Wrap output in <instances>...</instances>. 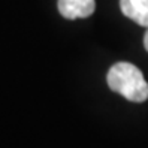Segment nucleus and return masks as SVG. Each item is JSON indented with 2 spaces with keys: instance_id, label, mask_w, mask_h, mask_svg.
I'll return each mask as SVG.
<instances>
[{
  "instance_id": "20e7f679",
  "label": "nucleus",
  "mask_w": 148,
  "mask_h": 148,
  "mask_svg": "<svg viewBox=\"0 0 148 148\" xmlns=\"http://www.w3.org/2000/svg\"><path fill=\"white\" fill-rule=\"evenodd\" d=\"M144 47H145V49L148 51V29H147V32H145V34H144Z\"/></svg>"
},
{
  "instance_id": "7ed1b4c3",
  "label": "nucleus",
  "mask_w": 148,
  "mask_h": 148,
  "mask_svg": "<svg viewBox=\"0 0 148 148\" xmlns=\"http://www.w3.org/2000/svg\"><path fill=\"white\" fill-rule=\"evenodd\" d=\"M120 8L127 18L148 29V0H120Z\"/></svg>"
},
{
  "instance_id": "f03ea898",
  "label": "nucleus",
  "mask_w": 148,
  "mask_h": 148,
  "mask_svg": "<svg viewBox=\"0 0 148 148\" xmlns=\"http://www.w3.org/2000/svg\"><path fill=\"white\" fill-rule=\"evenodd\" d=\"M58 12L67 20L88 18L96 9L94 0H58Z\"/></svg>"
},
{
  "instance_id": "f257e3e1",
  "label": "nucleus",
  "mask_w": 148,
  "mask_h": 148,
  "mask_svg": "<svg viewBox=\"0 0 148 148\" xmlns=\"http://www.w3.org/2000/svg\"><path fill=\"white\" fill-rule=\"evenodd\" d=\"M106 81L112 91L121 94L130 102L141 103L148 99V84L142 72L132 63H115L108 71Z\"/></svg>"
}]
</instances>
